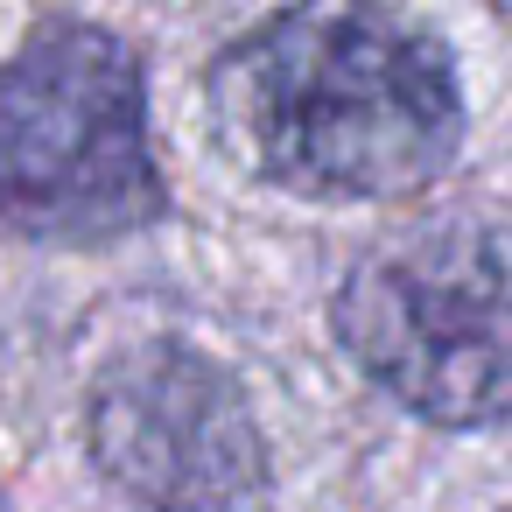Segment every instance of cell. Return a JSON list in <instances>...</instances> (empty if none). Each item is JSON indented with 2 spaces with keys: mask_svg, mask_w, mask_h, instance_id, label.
Returning <instances> with one entry per match:
<instances>
[{
  "mask_svg": "<svg viewBox=\"0 0 512 512\" xmlns=\"http://www.w3.org/2000/svg\"><path fill=\"white\" fill-rule=\"evenodd\" d=\"M225 148L274 190L386 204L435 183L463 141V85L435 29L386 0H295L211 64Z\"/></svg>",
  "mask_w": 512,
  "mask_h": 512,
  "instance_id": "6da1fadb",
  "label": "cell"
},
{
  "mask_svg": "<svg viewBox=\"0 0 512 512\" xmlns=\"http://www.w3.org/2000/svg\"><path fill=\"white\" fill-rule=\"evenodd\" d=\"M92 463L148 512H239L267 484V449L239 379L190 344H134L92 386Z\"/></svg>",
  "mask_w": 512,
  "mask_h": 512,
  "instance_id": "277c9868",
  "label": "cell"
},
{
  "mask_svg": "<svg viewBox=\"0 0 512 512\" xmlns=\"http://www.w3.org/2000/svg\"><path fill=\"white\" fill-rule=\"evenodd\" d=\"M351 365L435 428L512 421V225H421L337 288Z\"/></svg>",
  "mask_w": 512,
  "mask_h": 512,
  "instance_id": "3957f363",
  "label": "cell"
},
{
  "mask_svg": "<svg viewBox=\"0 0 512 512\" xmlns=\"http://www.w3.org/2000/svg\"><path fill=\"white\" fill-rule=\"evenodd\" d=\"M155 211L141 57L92 22L36 29L0 64V218L29 239L106 246L155 225Z\"/></svg>",
  "mask_w": 512,
  "mask_h": 512,
  "instance_id": "7a4b0ae2",
  "label": "cell"
}]
</instances>
